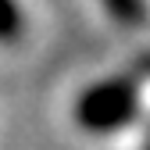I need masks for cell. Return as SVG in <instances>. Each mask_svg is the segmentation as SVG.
Masks as SVG:
<instances>
[{"instance_id": "1", "label": "cell", "mask_w": 150, "mask_h": 150, "mask_svg": "<svg viewBox=\"0 0 150 150\" xmlns=\"http://www.w3.org/2000/svg\"><path fill=\"white\" fill-rule=\"evenodd\" d=\"M139 111V93L136 82L129 79H107L82 89L79 104H75V122L86 132H115V129L129 125Z\"/></svg>"}, {"instance_id": "2", "label": "cell", "mask_w": 150, "mask_h": 150, "mask_svg": "<svg viewBox=\"0 0 150 150\" xmlns=\"http://www.w3.org/2000/svg\"><path fill=\"white\" fill-rule=\"evenodd\" d=\"M104 7H107V14L115 18L118 25H125V29H139L143 18H146L143 0H104Z\"/></svg>"}, {"instance_id": "3", "label": "cell", "mask_w": 150, "mask_h": 150, "mask_svg": "<svg viewBox=\"0 0 150 150\" xmlns=\"http://www.w3.org/2000/svg\"><path fill=\"white\" fill-rule=\"evenodd\" d=\"M22 32V11L14 0H0V40H14Z\"/></svg>"}]
</instances>
